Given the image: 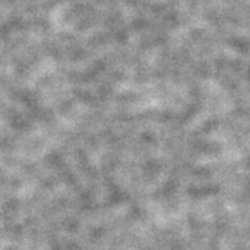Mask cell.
I'll list each match as a JSON object with an SVG mask.
<instances>
[]
</instances>
